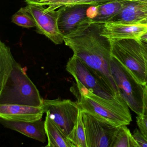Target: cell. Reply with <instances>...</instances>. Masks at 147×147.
<instances>
[{"label":"cell","mask_w":147,"mask_h":147,"mask_svg":"<svg viewBox=\"0 0 147 147\" xmlns=\"http://www.w3.org/2000/svg\"><path fill=\"white\" fill-rule=\"evenodd\" d=\"M128 2L125 0H115L98 5V16L92 22L102 24L109 21L119 14Z\"/></svg>","instance_id":"17"},{"label":"cell","mask_w":147,"mask_h":147,"mask_svg":"<svg viewBox=\"0 0 147 147\" xmlns=\"http://www.w3.org/2000/svg\"><path fill=\"white\" fill-rule=\"evenodd\" d=\"M82 112L87 147H111L117 127L103 122L88 113Z\"/></svg>","instance_id":"9"},{"label":"cell","mask_w":147,"mask_h":147,"mask_svg":"<svg viewBox=\"0 0 147 147\" xmlns=\"http://www.w3.org/2000/svg\"><path fill=\"white\" fill-rule=\"evenodd\" d=\"M111 147H139L126 125L118 127Z\"/></svg>","instance_id":"18"},{"label":"cell","mask_w":147,"mask_h":147,"mask_svg":"<svg viewBox=\"0 0 147 147\" xmlns=\"http://www.w3.org/2000/svg\"><path fill=\"white\" fill-rule=\"evenodd\" d=\"M146 19L147 3L129 1L121 12L109 21H118L125 24H139Z\"/></svg>","instance_id":"14"},{"label":"cell","mask_w":147,"mask_h":147,"mask_svg":"<svg viewBox=\"0 0 147 147\" xmlns=\"http://www.w3.org/2000/svg\"><path fill=\"white\" fill-rule=\"evenodd\" d=\"M132 136L136 142L138 144L139 147H147V140L140 130L138 129H135Z\"/></svg>","instance_id":"23"},{"label":"cell","mask_w":147,"mask_h":147,"mask_svg":"<svg viewBox=\"0 0 147 147\" xmlns=\"http://www.w3.org/2000/svg\"><path fill=\"white\" fill-rule=\"evenodd\" d=\"M142 51L144 57L145 59L146 63V73H147V41H143L141 40L140 42Z\"/></svg>","instance_id":"26"},{"label":"cell","mask_w":147,"mask_h":147,"mask_svg":"<svg viewBox=\"0 0 147 147\" xmlns=\"http://www.w3.org/2000/svg\"><path fill=\"white\" fill-rule=\"evenodd\" d=\"M98 5H90L87 10L88 18L92 20L98 16Z\"/></svg>","instance_id":"24"},{"label":"cell","mask_w":147,"mask_h":147,"mask_svg":"<svg viewBox=\"0 0 147 147\" xmlns=\"http://www.w3.org/2000/svg\"><path fill=\"white\" fill-rule=\"evenodd\" d=\"M115 0H49L45 5L48 6V11L57 10L63 6L75 4H86L90 5H98Z\"/></svg>","instance_id":"20"},{"label":"cell","mask_w":147,"mask_h":147,"mask_svg":"<svg viewBox=\"0 0 147 147\" xmlns=\"http://www.w3.org/2000/svg\"><path fill=\"white\" fill-rule=\"evenodd\" d=\"M66 69L84 87L95 94L105 98L113 94L102 78L80 58L73 55L67 63Z\"/></svg>","instance_id":"6"},{"label":"cell","mask_w":147,"mask_h":147,"mask_svg":"<svg viewBox=\"0 0 147 147\" xmlns=\"http://www.w3.org/2000/svg\"><path fill=\"white\" fill-rule=\"evenodd\" d=\"M140 24H142L143 25L147 27V21H143L142 22V23H140Z\"/></svg>","instance_id":"30"},{"label":"cell","mask_w":147,"mask_h":147,"mask_svg":"<svg viewBox=\"0 0 147 147\" xmlns=\"http://www.w3.org/2000/svg\"><path fill=\"white\" fill-rule=\"evenodd\" d=\"M141 40L143 41H147V32H146L144 35H143L141 38Z\"/></svg>","instance_id":"28"},{"label":"cell","mask_w":147,"mask_h":147,"mask_svg":"<svg viewBox=\"0 0 147 147\" xmlns=\"http://www.w3.org/2000/svg\"><path fill=\"white\" fill-rule=\"evenodd\" d=\"M45 113L43 106L0 104V119L14 122H32L41 120Z\"/></svg>","instance_id":"12"},{"label":"cell","mask_w":147,"mask_h":147,"mask_svg":"<svg viewBox=\"0 0 147 147\" xmlns=\"http://www.w3.org/2000/svg\"><path fill=\"white\" fill-rule=\"evenodd\" d=\"M72 92L82 111L114 127L129 125L132 121L129 107L119 92L110 98L100 97L76 82Z\"/></svg>","instance_id":"2"},{"label":"cell","mask_w":147,"mask_h":147,"mask_svg":"<svg viewBox=\"0 0 147 147\" xmlns=\"http://www.w3.org/2000/svg\"><path fill=\"white\" fill-rule=\"evenodd\" d=\"M11 22L18 26L25 28L36 27V23L32 16L25 7L20 8L11 18Z\"/></svg>","instance_id":"21"},{"label":"cell","mask_w":147,"mask_h":147,"mask_svg":"<svg viewBox=\"0 0 147 147\" xmlns=\"http://www.w3.org/2000/svg\"><path fill=\"white\" fill-rule=\"evenodd\" d=\"M112 57L140 85H147L146 63L140 42L124 39L109 42Z\"/></svg>","instance_id":"4"},{"label":"cell","mask_w":147,"mask_h":147,"mask_svg":"<svg viewBox=\"0 0 147 147\" xmlns=\"http://www.w3.org/2000/svg\"><path fill=\"white\" fill-rule=\"evenodd\" d=\"M111 69L119 92L130 109L137 115L142 114L144 86L138 83L121 64L113 57Z\"/></svg>","instance_id":"5"},{"label":"cell","mask_w":147,"mask_h":147,"mask_svg":"<svg viewBox=\"0 0 147 147\" xmlns=\"http://www.w3.org/2000/svg\"><path fill=\"white\" fill-rule=\"evenodd\" d=\"M44 6L38 4H28L25 8L32 16L36 23L37 32L47 37L55 45L64 42V37L58 26V10L47 11Z\"/></svg>","instance_id":"8"},{"label":"cell","mask_w":147,"mask_h":147,"mask_svg":"<svg viewBox=\"0 0 147 147\" xmlns=\"http://www.w3.org/2000/svg\"><path fill=\"white\" fill-rule=\"evenodd\" d=\"M142 114L147 117V85L144 86Z\"/></svg>","instance_id":"25"},{"label":"cell","mask_w":147,"mask_h":147,"mask_svg":"<svg viewBox=\"0 0 147 147\" xmlns=\"http://www.w3.org/2000/svg\"><path fill=\"white\" fill-rule=\"evenodd\" d=\"M102 24L92 23L64 37V42L105 81L113 95L119 92L111 69L110 43L100 35Z\"/></svg>","instance_id":"1"},{"label":"cell","mask_w":147,"mask_h":147,"mask_svg":"<svg viewBox=\"0 0 147 147\" xmlns=\"http://www.w3.org/2000/svg\"><path fill=\"white\" fill-rule=\"evenodd\" d=\"M15 61L10 47L0 41V90L3 89L10 77Z\"/></svg>","instance_id":"16"},{"label":"cell","mask_w":147,"mask_h":147,"mask_svg":"<svg viewBox=\"0 0 147 147\" xmlns=\"http://www.w3.org/2000/svg\"><path fill=\"white\" fill-rule=\"evenodd\" d=\"M43 107L46 115L68 136L78 119L80 109L77 102L70 99H45Z\"/></svg>","instance_id":"7"},{"label":"cell","mask_w":147,"mask_h":147,"mask_svg":"<svg viewBox=\"0 0 147 147\" xmlns=\"http://www.w3.org/2000/svg\"><path fill=\"white\" fill-rule=\"evenodd\" d=\"M136 122L139 130L147 140V117L142 114L138 115Z\"/></svg>","instance_id":"22"},{"label":"cell","mask_w":147,"mask_h":147,"mask_svg":"<svg viewBox=\"0 0 147 147\" xmlns=\"http://www.w3.org/2000/svg\"><path fill=\"white\" fill-rule=\"evenodd\" d=\"M24 1L27 4H33L39 5L49 0H24Z\"/></svg>","instance_id":"27"},{"label":"cell","mask_w":147,"mask_h":147,"mask_svg":"<svg viewBox=\"0 0 147 147\" xmlns=\"http://www.w3.org/2000/svg\"><path fill=\"white\" fill-rule=\"evenodd\" d=\"M144 2H146V3H147V0H145V1H144Z\"/></svg>","instance_id":"31"},{"label":"cell","mask_w":147,"mask_h":147,"mask_svg":"<svg viewBox=\"0 0 147 147\" xmlns=\"http://www.w3.org/2000/svg\"><path fill=\"white\" fill-rule=\"evenodd\" d=\"M147 27L142 24H125L109 21L102 24L100 35L109 42L124 39H134L140 42Z\"/></svg>","instance_id":"11"},{"label":"cell","mask_w":147,"mask_h":147,"mask_svg":"<svg viewBox=\"0 0 147 147\" xmlns=\"http://www.w3.org/2000/svg\"><path fill=\"white\" fill-rule=\"evenodd\" d=\"M90 5L75 4L58 8V26L63 36H68L86 25L92 23L88 18L87 10Z\"/></svg>","instance_id":"10"},{"label":"cell","mask_w":147,"mask_h":147,"mask_svg":"<svg viewBox=\"0 0 147 147\" xmlns=\"http://www.w3.org/2000/svg\"><path fill=\"white\" fill-rule=\"evenodd\" d=\"M45 126L48 142L45 147H75L67 136L48 115L45 118Z\"/></svg>","instance_id":"15"},{"label":"cell","mask_w":147,"mask_h":147,"mask_svg":"<svg viewBox=\"0 0 147 147\" xmlns=\"http://www.w3.org/2000/svg\"><path fill=\"white\" fill-rule=\"evenodd\" d=\"M43 100L24 68L15 61L10 77L0 90V104L41 107Z\"/></svg>","instance_id":"3"},{"label":"cell","mask_w":147,"mask_h":147,"mask_svg":"<svg viewBox=\"0 0 147 147\" xmlns=\"http://www.w3.org/2000/svg\"><path fill=\"white\" fill-rule=\"evenodd\" d=\"M67 137L75 147H87L82 112L80 110L77 122Z\"/></svg>","instance_id":"19"},{"label":"cell","mask_w":147,"mask_h":147,"mask_svg":"<svg viewBox=\"0 0 147 147\" xmlns=\"http://www.w3.org/2000/svg\"><path fill=\"white\" fill-rule=\"evenodd\" d=\"M125 1H137V2H144L145 1V0H125Z\"/></svg>","instance_id":"29"},{"label":"cell","mask_w":147,"mask_h":147,"mask_svg":"<svg viewBox=\"0 0 147 147\" xmlns=\"http://www.w3.org/2000/svg\"></svg>","instance_id":"32"},{"label":"cell","mask_w":147,"mask_h":147,"mask_svg":"<svg viewBox=\"0 0 147 147\" xmlns=\"http://www.w3.org/2000/svg\"><path fill=\"white\" fill-rule=\"evenodd\" d=\"M0 123L4 127L16 131L30 138L42 143L47 141L45 121L39 120L32 122H14L0 119Z\"/></svg>","instance_id":"13"}]
</instances>
